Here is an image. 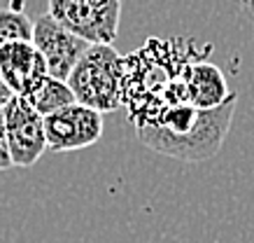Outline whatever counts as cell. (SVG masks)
<instances>
[{"mask_svg":"<svg viewBox=\"0 0 254 243\" xmlns=\"http://www.w3.org/2000/svg\"><path fill=\"white\" fill-rule=\"evenodd\" d=\"M238 96L231 94L229 101L215 110H198L193 105H173L159 115L135 126L140 143L159 155L180 162H205L215 157L226 141Z\"/></svg>","mask_w":254,"mask_h":243,"instance_id":"1","label":"cell"},{"mask_svg":"<svg viewBox=\"0 0 254 243\" xmlns=\"http://www.w3.org/2000/svg\"><path fill=\"white\" fill-rule=\"evenodd\" d=\"M65 82L79 105L100 115L112 112L124 103L126 56L112 45H89Z\"/></svg>","mask_w":254,"mask_h":243,"instance_id":"2","label":"cell"},{"mask_svg":"<svg viewBox=\"0 0 254 243\" xmlns=\"http://www.w3.org/2000/svg\"><path fill=\"white\" fill-rule=\"evenodd\" d=\"M47 14L89 45H112L119 33L122 0H49Z\"/></svg>","mask_w":254,"mask_h":243,"instance_id":"3","label":"cell"},{"mask_svg":"<svg viewBox=\"0 0 254 243\" xmlns=\"http://www.w3.org/2000/svg\"><path fill=\"white\" fill-rule=\"evenodd\" d=\"M2 115H5V136L12 166L28 168L47 150L45 119L21 96H12L2 105Z\"/></svg>","mask_w":254,"mask_h":243,"instance_id":"4","label":"cell"},{"mask_svg":"<svg viewBox=\"0 0 254 243\" xmlns=\"http://www.w3.org/2000/svg\"><path fill=\"white\" fill-rule=\"evenodd\" d=\"M42 119H45L47 148L54 152L84 150L98 143L103 136V115L79 103L56 110Z\"/></svg>","mask_w":254,"mask_h":243,"instance_id":"5","label":"cell"},{"mask_svg":"<svg viewBox=\"0 0 254 243\" xmlns=\"http://www.w3.org/2000/svg\"><path fill=\"white\" fill-rule=\"evenodd\" d=\"M33 45L47 63V73L54 80H68L72 68L82 59L89 42L77 38L75 33L63 28L59 21H54L49 14H42L33 21Z\"/></svg>","mask_w":254,"mask_h":243,"instance_id":"6","label":"cell"},{"mask_svg":"<svg viewBox=\"0 0 254 243\" xmlns=\"http://www.w3.org/2000/svg\"><path fill=\"white\" fill-rule=\"evenodd\" d=\"M47 75V63L33 42L21 40L0 47V78L14 96L33 94Z\"/></svg>","mask_w":254,"mask_h":243,"instance_id":"7","label":"cell"},{"mask_svg":"<svg viewBox=\"0 0 254 243\" xmlns=\"http://www.w3.org/2000/svg\"><path fill=\"white\" fill-rule=\"evenodd\" d=\"M185 89L189 105L198 110L219 108L233 94V91H229V84H226V78L222 75V71L212 63L203 61V59H196L187 66Z\"/></svg>","mask_w":254,"mask_h":243,"instance_id":"8","label":"cell"},{"mask_svg":"<svg viewBox=\"0 0 254 243\" xmlns=\"http://www.w3.org/2000/svg\"><path fill=\"white\" fill-rule=\"evenodd\" d=\"M26 101L42 117H47V115H52V112H56V110H61V108H68L72 103H77L72 91H70L68 82L54 80V78H49V75L40 82L33 94L26 96Z\"/></svg>","mask_w":254,"mask_h":243,"instance_id":"9","label":"cell"},{"mask_svg":"<svg viewBox=\"0 0 254 243\" xmlns=\"http://www.w3.org/2000/svg\"><path fill=\"white\" fill-rule=\"evenodd\" d=\"M21 40L23 42L33 40V21L23 12L21 0H12L9 7L0 9V47Z\"/></svg>","mask_w":254,"mask_h":243,"instance_id":"10","label":"cell"},{"mask_svg":"<svg viewBox=\"0 0 254 243\" xmlns=\"http://www.w3.org/2000/svg\"><path fill=\"white\" fill-rule=\"evenodd\" d=\"M7 168H12V159H9L7 136H5V115L0 108V171H7Z\"/></svg>","mask_w":254,"mask_h":243,"instance_id":"11","label":"cell"},{"mask_svg":"<svg viewBox=\"0 0 254 243\" xmlns=\"http://www.w3.org/2000/svg\"><path fill=\"white\" fill-rule=\"evenodd\" d=\"M236 5H238V9H240V14L245 16L247 21L254 26V0H233Z\"/></svg>","mask_w":254,"mask_h":243,"instance_id":"12","label":"cell"},{"mask_svg":"<svg viewBox=\"0 0 254 243\" xmlns=\"http://www.w3.org/2000/svg\"><path fill=\"white\" fill-rule=\"evenodd\" d=\"M12 96H14V94L9 91L7 84H5V82H2V78H0V108H2V105H5V103H7Z\"/></svg>","mask_w":254,"mask_h":243,"instance_id":"13","label":"cell"}]
</instances>
